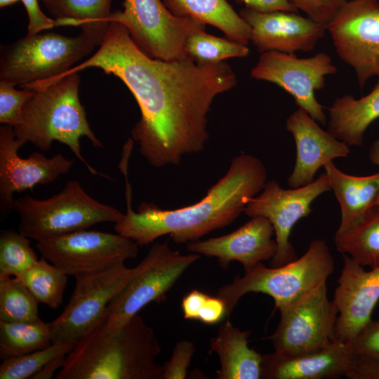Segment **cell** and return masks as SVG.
Masks as SVG:
<instances>
[{"mask_svg": "<svg viewBox=\"0 0 379 379\" xmlns=\"http://www.w3.org/2000/svg\"><path fill=\"white\" fill-rule=\"evenodd\" d=\"M89 67L114 75L130 90L141 113L132 139L141 155L157 168L177 165L183 156L204 149L213 101L237 81L225 62L199 64L189 56L174 61L151 58L117 21L110 22L92 56L55 79Z\"/></svg>", "mask_w": 379, "mask_h": 379, "instance_id": "6da1fadb", "label": "cell"}, {"mask_svg": "<svg viewBox=\"0 0 379 379\" xmlns=\"http://www.w3.org/2000/svg\"><path fill=\"white\" fill-rule=\"evenodd\" d=\"M267 178L266 168L260 159L241 154L233 159L225 175L199 202L172 210L142 202L137 211L131 207L132 190L126 178V213L114 223V229L138 246L166 234L176 244L198 241L235 220L250 199L262 191Z\"/></svg>", "mask_w": 379, "mask_h": 379, "instance_id": "7a4b0ae2", "label": "cell"}, {"mask_svg": "<svg viewBox=\"0 0 379 379\" xmlns=\"http://www.w3.org/2000/svg\"><path fill=\"white\" fill-rule=\"evenodd\" d=\"M154 330L138 315L115 335L98 325L66 356L55 379H162Z\"/></svg>", "mask_w": 379, "mask_h": 379, "instance_id": "3957f363", "label": "cell"}, {"mask_svg": "<svg viewBox=\"0 0 379 379\" xmlns=\"http://www.w3.org/2000/svg\"><path fill=\"white\" fill-rule=\"evenodd\" d=\"M81 78L78 72L65 75L34 91L24 105L22 119L13 127L15 138L31 142L42 151L49 150L53 141L69 147L93 175H100L84 158L80 138L87 137L94 147L103 145L91 130L79 98ZM110 179V178H109Z\"/></svg>", "mask_w": 379, "mask_h": 379, "instance_id": "277c9868", "label": "cell"}, {"mask_svg": "<svg viewBox=\"0 0 379 379\" xmlns=\"http://www.w3.org/2000/svg\"><path fill=\"white\" fill-rule=\"evenodd\" d=\"M244 271L218 291L217 296L225 304L226 317L248 293L270 295L278 310L293 303L326 282L334 271V260L326 241L316 239L303 255L289 263L267 267L260 262Z\"/></svg>", "mask_w": 379, "mask_h": 379, "instance_id": "5b68a950", "label": "cell"}, {"mask_svg": "<svg viewBox=\"0 0 379 379\" xmlns=\"http://www.w3.org/2000/svg\"><path fill=\"white\" fill-rule=\"evenodd\" d=\"M12 208L20 217L18 232L40 241L86 230L103 222L116 223L124 213L92 198L77 180L46 199L28 195L14 199Z\"/></svg>", "mask_w": 379, "mask_h": 379, "instance_id": "8992f818", "label": "cell"}, {"mask_svg": "<svg viewBox=\"0 0 379 379\" xmlns=\"http://www.w3.org/2000/svg\"><path fill=\"white\" fill-rule=\"evenodd\" d=\"M97 46L83 32L74 36L55 32L27 35L1 47L0 81L20 87L58 77Z\"/></svg>", "mask_w": 379, "mask_h": 379, "instance_id": "52a82bcc", "label": "cell"}, {"mask_svg": "<svg viewBox=\"0 0 379 379\" xmlns=\"http://www.w3.org/2000/svg\"><path fill=\"white\" fill-rule=\"evenodd\" d=\"M199 258L197 253L182 255L172 250L168 241L155 243L135 267L130 281L110 301L98 326L108 334H117L145 305L164 300L178 279Z\"/></svg>", "mask_w": 379, "mask_h": 379, "instance_id": "ba28073f", "label": "cell"}, {"mask_svg": "<svg viewBox=\"0 0 379 379\" xmlns=\"http://www.w3.org/2000/svg\"><path fill=\"white\" fill-rule=\"evenodd\" d=\"M124 11L110 14V22L121 23L136 46L153 59L164 61L187 57L185 43L204 24L174 15L161 0H124Z\"/></svg>", "mask_w": 379, "mask_h": 379, "instance_id": "9c48e42d", "label": "cell"}, {"mask_svg": "<svg viewBox=\"0 0 379 379\" xmlns=\"http://www.w3.org/2000/svg\"><path fill=\"white\" fill-rule=\"evenodd\" d=\"M280 319L268 338L274 353L295 357L319 351L335 340L338 310L327 295L326 282L280 308Z\"/></svg>", "mask_w": 379, "mask_h": 379, "instance_id": "30bf717a", "label": "cell"}, {"mask_svg": "<svg viewBox=\"0 0 379 379\" xmlns=\"http://www.w3.org/2000/svg\"><path fill=\"white\" fill-rule=\"evenodd\" d=\"M135 272L120 263L107 269L75 277L72 294L61 314L51 322L52 343L77 342L101 321L105 310Z\"/></svg>", "mask_w": 379, "mask_h": 379, "instance_id": "8fae6325", "label": "cell"}, {"mask_svg": "<svg viewBox=\"0 0 379 379\" xmlns=\"http://www.w3.org/2000/svg\"><path fill=\"white\" fill-rule=\"evenodd\" d=\"M48 262L74 278L97 272L135 258L138 245L119 234L79 230L36 241Z\"/></svg>", "mask_w": 379, "mask_h": 379, "instance_id": "7c38bea8", "label": "cell"}, {"mask_svg": "<svg viewBox=\"0 0 379 379\" xmlns=\"http://www.w3.org/2000/svg\"><path fill=\"white\" fill-rule=\"evenodd\" d=\"M337 69L326 53L298 58L294 54L271 51L260 53L251 76L279 86L293 98L299 108L325 124L326 116L315 92L324 87L326 77L335 74Z\"/></svg>", "mask_w": 379, "mask_h": 379, "instance_id": "4fadbf2b", "label": "cell"}, {"mask_svg": "<svg viewBox=\"0 0 379 379\" xmlns=\"http://www.w3.org/2000/svg\"><path fill=\"white\" fill-rule=\"evenodd\" d=\"M331 190L324 173L312 182L295 188L284 189L274 180L267 181L260 194L248 202L244 213L250 218L262 216L272 225L277 245L271 267H279L296 259L289 237L293 226L312 211V203Z\"/></svg>", "mask_w": 379, "mask_h": 379, "instance_id": "5bb4252c", "label": "cell"}, {"mask_svg": "<svg viewBox=\"0 0 379 379\" xmlns=\"http://www.w3.org/2000/svg\"><path fill=\"white\" fill-rule=\"evenodd\" d=\"M327 30L340 58L352 67L361 88L379 77V1L350 0Z\"/></svg>", "mask_w": 379, "mask_h": 379, "instance_id": "9a60e30c", "label": "cell"}, {"mask_svg": "<svg viewBox=\"0 0 379 379\" xmlns=\"http://www.w3.org/2000/svg\"><path fill=\"white\" fill-rule=\"evenodd\" d=\"M379 379V360L356 354L348 343L335 340L326 347L295 357L274 352L262 355V378Z\"/></svg>", "mask_w": 379, "mask_h": 379, "instance_id": "2e32d148", "label": "cell"}, {"mask_svg": "<svg viewBox=\"0 0 379 379\" xmlns=\"http://www.w3.org/2000/svg\"><path fill=\"white\" fill-rule=\"evenodd\" d=\"M23 146L14 134L13 127H0V213L4 219L11 212L14 192L32 190L36 185H46L67 173L74 159L58 154L51 158L33 152L27 158L18 156Z\"/></svg>", "mask_w": 379, "mask_h": 379, "instance_id": "e0dca14e", "label": "cell"}, {"mask_svg": "<svg viewBox=\"0 0 379 379\" xmlns=\"http://www.w3.org/2000/svg\"><path fill=\"white\" fill-rule=\"evenodd\" d=\"M343 258L333 300L338 313L335 338L348 343L371 319L379 300V266L366 271L348 255Z\"/></svg>", "mask_w": 379, "mask_h": 379, "instance_id": "ac0fdd59", "label": "cell"}, {"mask_svg": "<svg viewBox=\"0 0 379 379\" xmlns=\"http://www.w3.org/2000/svg\"><path fill=\"white\" fill-rule=\"evenodd\" d=\"M240 16L251 27V41L262 53L275 51L289 54L310 51L327 28L298 13H261L244 8Z\"/></svg>", "mask_w": 379, "mask_h": 379, "instance_id": "d6986e66", "label": "cell"}, {"mask_svg": "<svg viewBox=\"0 0 379 379\" xmlns=\"http://www.w3.org/2000/svg\"><path fill=\"white\" fill-rule=\"evenodd\" d=\"M270 221L255 216L235 231L218 237L187 243V249L194 253L214 257L227 269L230 262H241L244 270L272 259L277 248Z\"/></svg>", "mask_w": 379, "mask_h": 379, "instance_id": "ffe728a7", "label": "cell"}, {"mask_svg": "<svg viewBox=\"0 0 379 379\" xmlns=\"http://www.w3.org/2000/svg\"><path fill=\"white\" fill-rule=\"evenodd\" d=\"M286 128L293 136L296 147L295 163L287 180L291 188L312 182L319 168L335 159L347 157L350 154L347 145L321 128L301 108L287 118Z\"/></svg>", "mask_w": 379, "mask_h": 379, "instance_id": "44dd1931", "label": "cell"}, {"mask_svg": "<svg viewBox=\"0 0 379 379\" xmlns=\"http://www.w3.org/2000/svg\"><path fill=\"white\" fill-rule=\"evenodd\" d=\"M251 331H241L227 319L210 340V352L218 354L217 379L262 378V354L248 347Z\"/></svg>", "mask_w": 379, "mask_h": 379, "instance_id": "7402d4cb", "label": "cell"}, {"mask_svg": "<svg viewBox=\"0 0 379 379\" xmlns=\"http://www.w3.org/2000/svg\"><path fill=\"white\" fill-rule=\"evenodd\" d=\"M324 168L340 204L341 216L337 232H343L359 222L377 205L379 172L366 176L352 175L341 171L333 161Z\"/></svg>", "mask_w": 379, "mask_h": 379, "instance_id": "603a6c76", "label": "cell"}, {"mask_svg": "<svg viewBox=\"0 0 379 379\" xmlns=\"http://www.w3.org/2000/svg\"><path fill=\"white\" fill-rule=\"evenodd\" d=\"M328 131L349 147L361 146L368 126L379 119V81L366 95L336 98L328 109Z\"/></svg>", "mask_w": 379, "mask_h": 379, "instance_id": "cb8c5ba5", "label": "cell"}, {"mask_svg": "<svg viewBox=\"0 0 379 379\" xmlns=\"http://www.w3.org/2000/svg\"><path fill=\"white\" fill-rule=\"evenodd\" d=\"M175 16L211 25L234 41L248 45L251 27L226 0H163Z\"/></svg>", "mask_w": 379, "mask_h": 379, "instance_id": "d4e9b609", "label": "cell"}, {"mask_svg": "<svg viewBox=\"0 0 379 379\" xmlns=\"http://www.w3.org/2000/svg\"><path fill=\"white\" fill-rule=\"evenodd\" d=\"M112 0H49L44 3L54 17L55 26H75L97 46L101 44L110 23Z\"/></svg>", "mask_w": 379, "mask_h": 379, "instance_id": "484cf974", "label": "cell"}, {"mask_svg": "<svg viewBox=\"0 0 379 379\" xmlns=\"http://www.w3.org/2000/svg\"><path fill=\"white\" fill-rule=\"evenodd\" d=\"M334 241L338 252L359 265L379 266V206L375 205L357 224L336 232Z\"/></svg>", "mask_w": 379, "mask_h": 379, "instance_id": "4316f807", "label": "cell"}, {"mask_svg": "<svg viewBox=\"0 0 379 379\" xmlns=\"http://www.w3.org/2000/svg\"><path fill=\"white\" fill-rule=\"evenodd\" d=\"M52 343L50 323L40 318L32 321H0V359L27 354Z\"/></svg>", "mask_w": 379, "mask_h": 379, "instance_id": "83f0119b", "label": "cell"}, {"mask_svg": "<svg viewBox=\"0 0 379 379\" xmlns=\"http://www.w3.org/2000/svg\"><path fill=\"white\" fill-rule=\"evenodd\" d=\"M15 278L39 303L53 310L61 305L68 275L44 257Z\"/></svg>", "mask_w": 379, "mask_h": 379, "instance_id": "f1b7e54d", "label": "cell"}, {"mask_svg": "<svg viewBox=\"0 0 379 379\" xmlns=\"http://www.w3.org/2000/svg\"><path fill=\"white\" fill-rule=\"evenodd\" d=\"M185 51L187 56L199 64L220 63L249 53L246 45L207 34L205 30L196 31L188 36Z\"/></svg>", "mask_w": 379, "mask_h": 379, "instance_id": "f546056e", "label": "cell"}, {"mask_svg": "<svg viewBox=\"0 0 379 379\" xmlns=\"http://www.w3.org/2000/svg\"><path fill=\"white\" fill-rule=\"evenodd\" d=\"M39 302L15 277H0V321H35Z\"/></svg>", "mask_w": 379, "mask_h": 379, "instance_id": "4dcf8cb0", "label": "cell"}, {"mask_svg": "<svg viewBox=\"0 0 379 379\" xmlns=\"http://www.w3.org/2000/svg\"><path fill=\"white\" fill-rule=\"evenodd\" d=\"M74 345L57 341L44 349L8 358L0 366V379L32 378L51 360L68 354Z\"/></svg>", "mask_w": 379, "mask_h": 379, "instance_id": "1f68e13d", "label": "cell"}, {"mask_svg": "<svg viewBox=\"0 0 379 379\" xmlns=\"http://www.w3.org/2000/svg\"><path fill=\"white\" fill-rule=\"evenodd\" d=\"M27 237L13 230L0 234V277H16L32 267L39 259Z\"/></svg>", "mask_w": 379, "mask_h": 379, "instance_id": "d6a6232c", "label": "cell"}, {"mask_svg": "<svg viewBox=\"0 0 379 379\" xmlns=\"http://www.w3.org/2000/svg\"><path fill=\"white\" fill-rule=\"evenodd\" d=\"M34 91L15 88V86L0 81V123L15 127L20 124L24 105Z\"/></svg>", "mask_w": 379, "mask_h": 379, "instance_id": "836d02e7", "label": "cell"}, {"mask_svg": "<svg viewBox=\"0 0 379 379\" xmlns=\"http://www.w3.org/2000/svg\"><path fill=\"white\" fill-rule=\"evenodd\" d=\"M309 18L328 27L348 0H289Z\"/></svg>", "mask_w": 379, "mask_h": 379, "instance_id": "e575fe53", "label": "cell"}, {"mask_svg": "<svg viewBox=\"0 0 379 379\" xmlns=\"http://www.w3.org/2000/svg\"><path fill=\"white\" fill-rule=\"evenodd\" d=\"M194 352L193 342L186 340L177 342L171 358L162 366V379L185 378Z\"/></svg>", "mask_w": 379, "mask_h": 379, "instance_id": "d590c367", "label": "cell"}, {"mask_svg": "<svg viewBox=\"0 0 379 379\" xmlns=\"http://www.w3.org/2000/svg\"><path fill=\"white\" fill-rule=\"evenodd\" d=\"M348 343L354 353L379 360V320L371 319Z\"/></svg>", "mask_w": 379, "mask_h": 379, "instance_id": "8d00e7d4", "label": "cell"}, {"mask_svg": "<svg viewBox=\"0 0 379 379\" xmlns=\"http://www.w3.org/2000/svg\"><path fill=\"white\" fill-rule=\"evenodd\" d=\"M20 1H22L29 18L27 35H34L55 27V20L48 18L41 11L38 0Z\"/></svg>", "mask_w": 379, "mask_h": 379, "instance_id": "74e56055", "label": "cell"}, {"mask_svg": "<svg viewBox=\"0 0 379 379\" xmlns=\"http://www.w3.org/2000/svg\"><path fill=\"white\" fill-rule=\"evenodd\" d=\"M226 317V307L224 301L218 296L213 297L208 295L198 316L201 322L213 325L220 321Z\"/></svg>", "mask_w": 379, "mask_h": 379, "instance_id": "f35d334b", "label": "cell"}, {"mask_svg": "<svg viewBox=\"0 0 379 379\" xmlns=\"http://www.w3.org/2000/svg\"><path fill=\"white\" fill-rule=\"evenodd\" d=\"M251 10L269 13L273 11H288L298 13V10L289 0H237Z\"/></svg>", "mask_w": 379, "mask_h": 379, "instance_id": "ab89813d", "label": "cell"}, {"mask_svg": "<svg viewBox=\"0 0 379 379\" xmlns=\"http://www.w3.org/2000/svg\"><path fill=\"white\" fill-rule=\"evenodd\" d=\"M208 295L197 289L187 293L182 300L181 307L184 318L197 320L199 311Z\"/></svg>", "mask_w": 379, "mask_h": 379, "instance_id": "60d3db41", "label": "cell"}, {"mask_svg": "<svg viewBox=\"0 0 379 379\" xmlns=\"http://www.w3.org/2000/svg\"><path fill=\"white\" fill-rule=\"evenodd\" d=\"M67 355H62L51 360L40 371L34 375L32 379H50L53 378V373L58 369L62 368Z\"/></svg>", "mask_w": 379, "mask_h": 379, "instance_id": "b9f144b4", "label": "cell"}, {"mask_svg": "<svg viewBox=\"0 0 379 379\" xmlns=\"http://www.w3.org/2000/svg\"><path fill=\"white\" fill-rule=\"evenodd\" d=\"M369 159L371 162L379 167V138L375 139L369 149ZM379 206V194L377 201Z\"/></svg>", "mask_w": 379, "mask_h": 379, "instance_id": "7bdbcfd3", "label": "cell"}, {"mask_svg": "<svg viewBox=\"0 0 379 379\" xmlns=\"http://www.w3.org/2000/svg\"><path fill=\"white\" fill-rule=\"evenodd\" d=\"M20 0H0V7L3 8L5 6H11Z\"/></svg>", "mask_w": 379, "mask_h": 379, "instance_id": "ee69618b", "label": "cell"}, {"mask_svg": "<svg viewBox=\"0 0 379 379\" xmlns=\"http://www.w3.org/2000/svg\"><path fill=\"white\" fill-rule=\"evenodd\" d=\"M40 1H43L44 4V3L47 2V1H49V0H40Z\"/></svg>", "mask_w": 379, "mask_h": 379, "instance_id": "f6af8a7d", "label": "cell"}]
</instances>
